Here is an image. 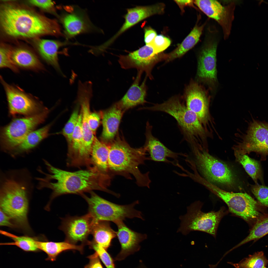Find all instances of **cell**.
Returning <instances> with one entry per match:
<instances>
[{"label": "cell", "instance_id": "obj_1", "mask_svg": "<svg viewBox=\"0 0 268 268\" xmlns=\"http://www.w3.org/2000/svg\"><path fill=\"white\" fill-rule=\"evenodd\" d=\"M44 163L49 172L38 180L39 188H47L52 191L50 203L59 196L68 194L81 195L93 190L102 191L113 195L115 193L108 189L111 177L102 172L94 167L86 169L69 171L56 167L46 160Z\"/></svg>", "mask_w": 268, "mask_h": 268}, {"label": "cell", "instance_id": "obj_33", "mask_svg": "<svg viewBox=\"0 0 268 268\" xmlns=\"http://www.w3.org/2000/svg\"><path fill=\"white\" fill-rule=\"evenodd\" d=\"M0 232L13 241L12 242L1 243V245H15L27 252H36L39 250L37 240L34 238L27 236H18L2 230H0Z\"/></svg>", "mask_w": 268, "mask_h": 268}, {"label": "cell", "instance_id": "obj_19", "mask_svg": "<svg viewBox=\"0 0 268 268\" xmlns=\"http://www.w3.org/2000/svg\"><path fill=\"white\" fill-rule=\"evenodd\" d=\"M165 5L163 3L145 6H137L128 9L124 17L125 22L118 32L112 37L103 44L106 48L120 35L124 32L143 19L152 15L162 14Z\"/></svg>", "mask_w": 268, "mask_h": 268}, {"label": "cell", "instance_id": "obj_17", "mask_svg": "<svg viewBox=\"0 0 268 268\" xmlns=\"http://www.w3.org/2000/svg\"><path fill=\"white\" fill-rule=\"evenodd\" d=\"M184 98L187 108L196 114L202 125H206L210 119L208 92L198 82L192 80L185 89Z\"/></svg>", "mask_w": 268, "mask_h": 268}, {"label": "cell", "instance_id": "obj_3", "mask_svg": "<svg viewBox=\"0 0 268 268\" xmlns=\"http://www.w3.org/2000/svg\"><path fill=\"white\" fill-rule=\"evenodd\" d=\"M0 24L4 33L12 37L30 38L44 35H63L56 20L9 2L3 3L0 6Z\"/></svg>", "mask_w": 268, "mask_h": 268}, {"label": "cell", "instance_id": "obj_6", "mask_svg": "<svg viewBox=\"0 0 268 268\" xmlns=\"http://www.w3.org/2000/svg\"><path fill=\"white\" fill-rule=\"evenodd\" d=\"M89 197L83 194L81 195L88 205V213L94 222L100 221H112L116 224L127 218H144L141 212L134 208L139 203L138 201L127 205H121L109 201L100 197L93 191Z\"/></svg>", "mask_w": 268, "mask_h": 268}, {"label": "cell", "instance_id": "obj_41", "mask_svg": "<svg viewBox=\"0 0 268 268\" xmlns=\"http://www.w3.org/2000/svg\"><path fill=\"white\" fill-rule=\"evenodd\" d=\"M28 2L34 6L49 11L59 17L56 11L54 3L51 0H28Z\"/></svg>", "mask_w": 268, "mask_h": 268}, {"label": "cell", "instance_id": "obj_28", "mask_svg": "<svg viewBox=\"0 0 268 268\" xmlns=\"http://www.w3.org/2000/svg\"><path fill=\"white\" fill-rule=\"evenodd\" d=\"M91 234L92 241L107 250L111 246L113 239L117 236L116 232L111 227L109 222L100 221L94 223Z\"/></svg>", "mask_w": 268, "mask_h": 268}, {"label": "cell", "instance_id": "obj_30", "mask_svg": "<svg viewBox=\"0 0 268 268\" xmlns=\"http://www.w3.org/2000/svg\"><path fill=\"white\" fill-rule=\"evenodd\" d=\"M205 23L199 25L196 24L189 34L176 49L167 54L165 61L169 62L182 56L192 48L198 42Z\"/></svg>", "mask_w": 268, "mask_h": 268}, {"label": "cell", "instance_id": "obj_39", "mask_svg": "<svg viewBox=\"0 0 268 268\" xmlns=\"http://www.w3.org/2000/svg\"><path fill=\"white\" fill-rule=\"evenodd\" d=\"M251 191L259 202L268 207V187L258 184L252 185Z\"/></svg>", "mask_w": 268, "mask_h": 268}, {"label": "cell", "instance_id": "obj_40", "mask_svg": "<svg viewBox=\"0 0 268 268\" xmlns=\"http://www.w3.org/2000/svg\"><path fill=\"white\" fill-rule=\"evenodd\" d=\"M171 41L168 38L162 35H157L152 43L151 45L156 53H161L170 45Z\"/></svg>", "mask_w": 268, "mask_h": 268}, {"label": "cell", "instance_id": "obj_15", "mask_svg": "<svg viewBox=\"0 0 268 268\" xmlns=\"http://www.w3.org/2000/svg\"><path fill=\"white\" fill-rule=\"evenodd\" d=\"M65 9L59 17L64 28V35L66 39L97 30L85 10L75 6Z\"/></svg>", "mask_w": 268, "mask_h": 268}, {"label": "cell", "instance_id": "obj_13", "mask_svg": "<svg viewBox=\"0 0 268 268\" xmlns=\"http://www.w3.org/2000/svg\"><path fill=\"white\" fill-rule=\"evenodd\" d=\"M167 57V54L156 53L151 45H146L127 55L120 56L118 61L123 69L135 68L137 71L145 72L146 76L152 79L153 68L159 62L166 61Z\"/></svg>", "mask_w": 268, "mask_h": 268}, {"label": "cell", "instance_id": "obj_23", "mask_svg": "<svg viewBox=\"0 0 268 268\" xmlns=\"http://www.w3.org/2000/svg\"><path fill=\"white\" fill-rule=\"evenodd\" d=\"M152 127L147 123L145 135L146 141L145 146L150 155L151 160L158 162H169L167 159L170 158L176 160L179 155H185L181 153L175 152L166 146L152 133Z\"/></svg>", "mask_w": 268, "mask_h": 268}, {"label": "cell", "instance_id": "obj_47", "mask_svg": "<svg viewBox=\"0 0 268 268\" xmlns=\"http://www.w3.org/2000/svg\"></svg>", "mask_w": 268, "mask_h": 268}, {"label": "cell", "instance_id": "obj_18", "mask_svg": "<svg viewBox=\"0 0 268 268\" xmlns=\"http://www.w3.org/2000/svg\"><path fill=\"white\" fill-rule=\"evenodd\" d=\"M194 3L208 17L218 23L222 28L224 38H228L234 18V3L225 6L214 0H195Z\"/></svg>", "mask_w": 268, "mask_h": 268}, {"label": "cell", "instance_id": "obj_11", "mask_svg": "<svg viewBox=\"0 0 268 268\" xmlns=\"http://www.w3.org/2000/svg\"><path fill=\"white\" fill-rule=\"evenodd\" d=\"M234 152L242 154L254 152L261 161L268 156V122L253 119Z\"/></svg>", "mask_w": 268, "mask_h": 268}, {"label": "cell", "instance_id": "obj_37", "mask_svg": "<svg viewBox=\"0 0 268 268\" xmlns=\"http://www.w3.org/2000/svg\"><path fill=\"white\" fill-rule=\"evenodd\" d=\"M12 50L5 46H1L0 48V67L9 68L15 72L19 71L18 68L13 63L11 59Z\"/></svg>", "mask_w": 268, "mask_h": 268}, {"label": "cell", "instance_id": "obj_5", "mask_svg": "<svg viewBox=\"0 0 268 268\" xmlns=\"http://www.w3.org/2000/svg\"><path fill=\"white\" fill-rule=\"evenodd\" d=\"M182 99L179 96H173L163 103L145 109L162 112L172 116L191 148L201 147L205 138L204 129L196 114L187 108Z\"/></svg>", "mask_w": 268, "mask_h": 268}, {"label": "cell", "instance_id": "obj_14", "mask_svg": "<svg viewBox=\"0 0 268 268\" xmlns=\"http://www.w3.org/2000/svg\"><path fill=\"white\" fill-rule=\"evenodd\" d=\"M0 79L5 92L11 115L20 114L29 116L41 112L40 111L42 107L40 103L32 95L18 86L8 83L1 76Z\"/></svg>", "mask_w": 268, "mask_h": 268}, {"label": "cell", "instance_id": "obj_24", "mask_svg": "<svg viewBox=\"0 0 268 268\" xmlns=\"http://www.w3.org/2000/svg\"><path fill=\"white\" fill-rule=\"evenodd\" d=\"M124 112L115 103L108 109L101 112L102 141L109 143L114 140Z\"/></svg>", "mask_w": 268, "mask_h": 268}, {"label": "cell", "instance_id": "obj_9", "mask_svg": "<svg viewBox=\"0 0 268 268\" xmlns=\"http://www.w3.org/2000/svg\"><path fill=\"white\" fill-rule=\"evenodd\" d=\"M192 150L195 166L207 181L229 187L234 186V175L227 164L201 149Z\"/></svg>", "mask_w": 268, "mask_h": 268}, {"label": "cell", "instance_id": "obj_31", "mask_svg": "<svg viewBox=\"0 0 268 268\" xmlns=\"http://www.w3.org/2000/svg\"><path fill=\"white\" fill-rule=\"evenodd\" d=\"M109 150L108 143L100 141L95 137L90 157L91 166L108 175L107 158Z\"/></svg>", "mask_w": 268, "mask_h": 268}, {"label": "cell", "instance_id": "obj_36", "mask_svg": "<svg viewBox=\"0 0 268 268\" xmlns=\"http://www.w3.org/2000/svg\"><path fill=\"white\" fill-rule=\"evenodd\" d=\"M79 110V107L77 106L74 110L62 132V134L67 141L68 146L70 145L72 142L73 134L80 114Z\"/></svg>", "mask_w": 268, "mask_h": 268}, {"label": "cell", "instance_id": "obj_42", "mask_svg": "<svg viewBox=\"0 0 268 268\" xmlns=\"http://www.w3.org/2000/svg\"><path fill=\"white\" fill-rule=\"evenodd\" d=\"M101 112H91L88 118V123L89 127L94 135L100 124Z\"/></svg>", "mask_w": 268, "mask_h": 268}, {"label": "cell", "instance_id": "obj_16", "mask_svg": "<svg viewBox=\"0 0 268 268\" xmlns=\"http://www.w3.org/2000/svg\"><path fill=\"white\" fill-rule=\"evenodd\" d=\"M94 223L92 217L88 213L81 216L63 218L60 229L65 235V241L74 244L80 242L84 245H88L90 241L88 237L91 234Z\"/></svg>", "mask_w": 268, "mask_h": 268}, {"label": "cell", "instance_id": "obj_35", "mask_svg": "<svg viewBox=\"0 0 268 268\" xmlns=\"http://www.w3.org/2000/svg\"><path fill=\"white\" fill-rule=\"evenodd\" d=\"M268 260L262 251L255 253L237 263H229L235 268H267Z\"/></svg>", "mask_w": 268, "mask_h": 268}, {"label": "cell", "instance_id": "obj_12", "mask_svg": "<svg viewBox=\"0 0 268 268\" xmlns=\"http://www.w3.org/2000/svg\"><path fill=\"white\" fill-rule=\"evenodd\" d=\"M218 42L212 36L206 37L199 52L197 79L208 85L212 90L217 84L216 52ZM198 81V82H199Z\"/></svg>", "mask_w": 268, "mask_h": 268}, {"label": "cell", "instance_id": "obj_25", "mask_svg": "<svg viewBox=\"0 0 268 268\" xmlns=\"http://www.w3.org/2000/svg\"><path fill=\"white\" fill-rule=\"evenodd\" d=\"M69 44L66 42L41 39L37 42L36 47L42 59L61 73L58 63V51L61 47Z\"/></svg>", "mask_w": 268, "mask_h": 268}, {"label": "cell", "instance_id": "obj_21", "mask_svg": "<svg viewBox=\"0 0 268 268\" xmlns=\"http://www.w3.org/2000/svg\"><path fill=\"white\" fill-rule=\"evenodd\" d=\"M78 95V103L81 106L80 111L82 115L81 127L83 139L82 154L83 156L88 157L91 155L95 137L89 127L88 123V116L91 112L90 101L91 93L88 91H84L80 93Z\"/></svg>", "mask_w": 268, "mask_h": 268}, {"label": "cell", "instance_id": "obj_27", "mask_svg": "<svg viewBox=\"0 0 268 268\" xmlns=\"http://www.w3.org/2000/svg\"><path fill=\"white\" fill-rule=\"evenodd\" d=\"M51 125L49 124L36 130L32 131L22 142L10 154L15 157L25 153L33 149L48 135Z\"/></svg>", "mask_w": 268, "mask_h": 268}, {"label": "cell", "instance_id": "obj_20", "mask_svg": "<svg viewBox=\"0 0 268 268\" xmlns=\"http://www.w3.org/2000/svg\"><path fill=\"white\" fill-rule=\"evenodd\" d=\"M118 228L117 236L120 244V251L115 258L117 261L124 259L139 249L140 242L147 238L146 234L135 232L127 226L123 221L115 224Z\"/></svg>", "mask_w": 268, "mask_h": 268}, {"label": "cell", "instance_id": "obj_46", "mask_svg": "<svg viewBox=\"0 0 268 268\" xmlns=\"http://www.w3.org/2000/svg\"><path fill=\"white\" fill-rule=\"evenodd\" d=\"M182 11L184 10V8L187 6H193L194 1L192 0H175Z\"/></svg>", "mask_w": 268, "mask_h": 268}, {"label": "cell", "instance_id": "obj_45", "mask_svg": "<svg viewBox=\"0 0 268 268\" xmlns=\"http://www.w3.org/2000/svg\"><path fill=\"white\" fill-rule=\"evenodd\" d=\"M10 218L1 209L0 211V226L13 228L15 226L12 222Z\"/></svg>", "mask_w": 268, "mask_h": 268}, {"label": "cell", "instance_id": "obj_22", "mask_svg": "<svg viewBox=\"0 0 268 268\" xmlns=\"http://www.w3.org/2000/svg\"><path fill=\"white\" fill-rule=\"evenodd\" d=\"M143 72L137 71V75L134 82L122 98L116 103L124 111L138 105L146 102L147 93L146 76L140 84Z\"/></svg>", "mask_w": 268, "mask_h": 268}, {"label": "cell", "instance_id": "obj_44", "mask_svg": "<svg viewBox=\"0 0 268 268\" xmlns=\"http://www.w3.org/2000/svg\"><path fill=\"white\" fill-rule=\"evenodd\" d=\"M144 41L146 45H150L157 35L156 31L150 27L144 28Z\"/></svg>", "mask_w": 268, "mask_h": 268}, {"label": "cell", "instance_id": "obj_38", "mask_svg": "<svg viewBox=\"0 0 268 268\" xmlns=\"http://www.w3.org/2000/svg\"><path fill=\"white\" fill-rule=\"evenodd\" d=\"M88 245L97 253L107 268H115L113 260L107 250L92 241H90Z\"/></svg>", "mask_w": 268, "mask_h": 268}, {"label": "cell", "instance_id": "obj_8", "mask_svg": "<svg viewBox=\"0 0 268 268\" xmlns=\"http://www.w3.org/2000/svg\"><path fill=\"white\" fill-rule=\"evenodd\" d=\"M49 111L44 110L35 115L15 119L2 128L0 136L2 150L10 153L33 129L44 121Z\"/></svg>", "mask_w": 268, "mask_h": 268}, {"label": "cell", "instance_id": "obj_7", "mask_svg": "<svg viewBox=\"0 0 268 268\" xmlns=\"http://www.w3.org/2000/svg\"><path fill=\"white\" fill-rule=\"evenodd\" d=\"M202 205L197 201L187 207L186 213L179 217L181 223L177 232L186 235L192 231H199L216 236L219 224L227 212L222 207L217 211L203 212Z\"/></svg>", "mask_w": 268, "mask_h": 268}, {"label": "cell", "instance_id": "obj_2", "mask_svg": "<svg viewBox=\"0 0 268 268\" xmlns=\"http://www.w3.org/2000/svg\"><path fill=\"white\" fill-rule=\"evenodd\" d=\"M31 175L26 169H13L0 173V209L15 226L30 230L27 214L28 195L33 189Z\"/></svg>", "mask_w": 268, "mask_h": 268}, {"label": "cell", "instance_id": "obj_10", "mask_svg": "<svg viewBox=\"0 0 268 268\" xmlns=\"http://www.w3.org/2000/svg\"><path fill=\"white\" fill-rule=\"evenodd\" d=\"M204 185L224 201L235 215L248 222L260 218L258 202L247 193L226 191L207 181Z\"/></svg>", "mask_w": 268, "mask_h": 268}, {"label": "cell", "instance_id": "obj_26", "mask_svg": "<svg viewBox=\"0 0 268 268\" xmlns=\"http://www.w3.org/2000/svg\"><path fill=\"white\" fill-rule=\"evenodd\" d=\"M11 57L13 63L18 68L37 71L44 69L37 56L28 49L21 48L12 50Z\"/></svg>", "mask_w": 268, "mask_h": 268}, {"label": "cell", "instance_id": "obj_43", "mask_svg": "<svg viewBox=\"0 0 268 268\" xmlns=\"http://www.w3.org/2000/svg\"><path fill=\"white\" fill-rule=\"evenodd\" d=\"M95 252L87 257L89 259V262L84 268H103L98 255Z\"/></svg>", "mask_w": 268, "mask_h": 268}, {"label": "cell", "instance_id": "obj_4", "mask_svg": "<svg viewBox=\"0 0 268 268\" xmlns=\"http://www.w3.org/2000/svg\"><path fill=\"white\" fill-rule=\"evenodd\" d=\"M107 158L108 174L122 175L131 179L130 175L135 178L140 187H150L151 182L149 172L142 173L138 167L148 159L146 157L147 149L144 146L139 148L131 147L123 138L118 136L109 143Z\"/></svg>", "mask_w": 268, "mask_h": 268}, {"label": "cell", "instance_id": "obj_32", "mask_svg": "<svg viewBox=\"0 0 268 268\" xmlns=\"http://www.w3.org/2000/svg\"><path fill=\"white\" fill-rule=\"evenodd\" d=\"M237 161L242 165L245 171L255 183L260 181L263 184L262 171L260 162L249 157L246 154L234 152Z\"/></svg>", "mask_w": 268, "mask_h": 268}, {"label": "cell", "instance_id": "obj_34", "mask_svg": "<svg viewBox=\"0 0 268 268\" xmlns=\"http://www.w3.org/2000/svg\"><path fill=\"white\" fill-rule=\"evenodd\" d=\"M268 234V217L258 219L245 239L230 249L231 251L252 240L260 239Z\"/></svg>", "mask_w": 268, "mask_h": 268}, {"label": "cell", "instance_id": "obj_29", "mask_svg": "<svg viewBox=\"0 0 268 268\" xmlns=\"http://www.w3.org/2000/svg\"><path fill=\"white\" fill-rule=\"evenodd\" d=\"M38 247L39 250L45 252L47 257L46 260L54 261L58 256L63 252L68 250H76L82 253L83 252L84 245L74 244L66 241L61 242L41 241H37Z\"/></svg>", "mask_w": 268, "mask_h": 268}]
</instances>
